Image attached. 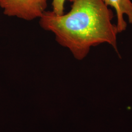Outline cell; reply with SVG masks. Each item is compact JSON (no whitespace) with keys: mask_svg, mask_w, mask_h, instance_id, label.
<instances>
[{"mask_svg":"<svg viewBox=\"0 0 132 132\" xmlns=\"http://www.w3.org/2000/svg\"><path fill=\"white\" fill-rule=\"evenodd\" d=\"M71 10L57 15L45 11L40 18L41 27L55 35L57 42L68 48L74 58L81 61L92 47L106 44L119 54L113 12L103 0H70Z\"/></svg>","mask_w":132,"mask_h":132,"instance_id":"6da1fadb","label":"cell"},{"mask_svg":"<svg viewBox=\"0 0 132 132\" xmlns=\"http://www.w3.org/2000/svg\"><path fill=\"white\" fill-rule=\"evenodd\" d=\"M4 13L26 21L40 18L47 7V0H0Z\"/></svg>","mask_w":132,"mask_h":132,"instance_id":"7a4b0ae2","label":"cell"},{"mask_svg":"<svg viewBox=\"0 0 132 132\" xmlns=\"http://www.w3.org/2000/svg\"><path fill=\"white\" fill-rule=\"evenodd\" d=\"M108 6L114 10L117 16L116 26L119 34L126 30L127 22L125 18L127 17L129 24H132V2L131 0H103Z\"/></svg>","mask_w":132,"mask_h":132,"instance_id":"3957f363","label":"cell"},{"mask_svg":"<svg viewBox=\"0 0 132 132\" xmlns=\"http://www.w3.org/2000/svg\"><path fill=\"white\" fill-rule=\"evenodd\" d=\"M66 0H53L52 11L57 15H61L64 14V5Z\"/></svg>","mask_w":132,"mask_h":132,"instance_id":"277c9868","label":"cell"}]
</instances>
